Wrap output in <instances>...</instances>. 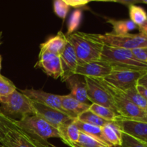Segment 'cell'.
Segmentation results:
<instances>
[{"instance_id": "cell-1", "label": "cell", "mask_w": 147, "mask_h": 147, "mask_svg": "<svg viewBox=\"0 0 147 147\" xmlns=\"http://www.w3.org/2000/svg\"><path fill=\"white\" fill-rule=\"evenodd\" d=\"M66 37L74 48L78 64L100 60L104 45L98 40L96 34L76 32Z\"/></svg>"}, {"instance_id": "cell-2", "label": "cell", "mask_w": 147, "mask_h": 147, "mask_svg": "<svg viewBox=\"0 0 147 147\" xmlns=\"http://www.w3.org/2000/svg\"><path fill=\"white\" fill-rule=\"evenodd\" d=\"M111 95L118 114L125 119L147 122V112L134 104L122 95L120 90L109 84L103 78H97Z\"/></svg>"}, {"instance_id": "cell-3", "label": "cell", "mask_w": 147, "mask_h": 147, "mask_svg": "<svg viewBox=\"0 0 147 147\" xmlns=\"http://www.w3.org/2000/svg\"><path fill=\"white\" fill-rule=\"evenodd\" d=\"M100 60L110 63L115 67L147 70V64L138 60L131 50L103 45Z\"/></svg>"}, {"instance_id": "cell-4", "label": "cell", "mask_w": 147, "mask_h": 147, "mask_svg": "<svg viewBox=\"0 0 147 147\" xmlns=\"http://www.w3.org/2000/svg\"><path fill=\"white\" fill-rule=\"evenodd\" d=\"M0 111L8 117L20 118L34 115L32 101L25 95L16 90L11 94L0 97Z\"/></svg>"}, {"instance_id": "cell-5", "label": "cell", "mask_w": 147, "mask_h": 147, "mask_svg": "<svg viewBox=\"0 0 147 147\" xmlns=\"http://www.w3.org/2000/svg\"><path fill=\"white\" fill-rule=\"evenodd\" d=\"M17 124L24 131L45 142L50 138H60L57 129L37 115H30L17 120Z\"/></svg>"}, {"instance_id": "cell-6", "label": "cell", "mask_w": 147, "mask_h": 147, "mask_svg": "<svg viewBox=\"0 0 147 147\" xmlns=\"http://www.w3.org/2000/svg\"><path fill=\"white\" fill-rule=\"evenodd\" d=\"M96 36L100 42L109 47L131 50L147 47V38L140 33L116 34L113 32H106L105 34H96Z\"/></svg>"}, {"instance_id": "cell-7", "label": "cell", "mask_w": 147, "mask_h": 147, "mask_svg": "<svg viewBox=\"0 0 147 147\" xmlns=\"http://www.w3.org/2000/svg\"><path fill=\"white\" fill-rule=\"evenodd\" d=\"M147 70L113 67L111 73L104 79L107 83L121 90H126L137 86L139 79Z\"/></svg>"}, {"instance_id": "cell-8", "label": "cell", "mask_w": 147, "mask_h": 147, "mask_svg": "<svg viewBox=\"0 0 147 147\" xmlns=\"http://www.w3.org/2000/svg\"><path fill=\"white\" fill-rule=\"evenodd\" d=\"M0 144L4 147H50L52 146L48 142L37 139L19 127L9 131Z\"/></svg>"}, {"instance_id": "cell-9", "label": "cell", "mask_w": 147, "mask_h": 147, "mask_svg": "<svg viewBox=\"0 0 147 147\" xmlns=\"http://www.w3.org/2000/svg\"><path fill=\"white\" fill-rule=\"evenodd\" d=\"M87 86V96L89 101L92 103L109 108L116 111V106L113 102L111 95L103 87L97 78L84 77Z\"/></svg>"}, {"instance_id": "cell-10", "label": "cell", "mask_w": 147, "mask_h": 147, "mask_svg": "<svg viewBox=\"0 0 147 147\" xmlns=\"http://www.w3.org/2000/svg\"><path fill=\"white\" fill-rule=\"evenodd\" d=\"M32 106L34 115L40 116L57 130L63 125L74 120L64 112L53 108L48 107L33 101Z\"/></svg>"}, {"instance_id": "cell-11", "label": "cell", "mask_w": 147, "mask_h": 147, "mask_svg": "<svg viewBox=\"0 0 147 147\" xmlns=\"http://www.w3.org/2000/svg\"><path fill=\"white\" fill-rule=\"evenodd\" d=\"M113 70V66L102 60L78 64L75 74L92 78H105Z\"/></svg>"}, {"instance_id": "cell-12", "label": "cell", "mask_w": 147, "mask_h": 147, "mask_svg": "<svg viewBox=\"0 0 147 147\" xmlns=\"http://www.w3.org/2000/svg\"><path fill=\"white\" fill-rule=\"evenodd\" d=\"M35 67L41 68L48 76L57 79L62 76L60 56L40 50Z\"/></svg>"}, {"instance_id": "cell-13", "label": "cell", "mask_w": 147, "mask_h": 147, "mask_svg": "<svg viewBox=\"0 0 147 147\" xmlns=\"http://www.w3.org/2000/svg\"><path fill=\"white\" fill-rule=\"evenodd\" d=\"M20 92L25 95L32 101L45 105L48 107L53 108L66 113L62 107L59 95L53 94V93L45 92L42 90H35L33 88L24 89Z\"/></svg>"}, {"instance_id": "cell-14", "label": "cell", "mask_w": 147, "mask_h": 147, "mask_svg": "<svg viewBox=\"0 0 147 147\" xmlns=\"http://www.w3.org/2000/svg\"><path fill=\"white\" fill-rule=\"evenodd\" d=\"M123 133L147 146V122L121 119L116 121Z\"/></svg>"}, {"instance_id": "cell-15", "label": "cell", "mask_w": 147, "mask_h": 147, "mask_svg": "<svg viewBox=\"0 0 147 147\" xmlns=\"http://www.w3.org/2000/svg\"><path fill=\"white\" fill-rule=\"evenodd\" d=\"M62 66L61 80L65 82L69 77L75 74L76 68L78 65L77 56L71 43L67 40L65 50L60 55Z\"/></svg>"}, {"instance_id": "cell-16", "label": "cell", "mask_w": 147, "mask_h": 147, "mask_svg": "<svg viewBox=\"0 0 147 147\" xmlns=\"http://www.w3.org/2000/svg\"><path fill=\"white\" fill-rule=\"evenodd\" d=\"M67 84V88L70 90V94L79 100L80 102L86 104L90 105L87 96V86L83 76L74 74L69 77L65 81Z\"/></svg>"}, {"instance_id": "cell-17", "label": "cell", "mask_w": 147, "mask_h": 147, "mask_svg": "<svg viewBox=\"0 0 147 147\" xmlns=\"http://www.w3.org/2000/svg\"><path fill=\"white\" fill-rule=\"evenodd\" d=\"M60 98L65 112L73 119H76L83 112L89 110L90 106L81 103L70 94L60 96Z\"/></svg>"}, {"instance_id": "cell-18", "label": "cell", "mask_w": 147, "mask_h": 147, "mask_svg": "<svg viewBox=\"0 0 147 147\" xmlns=\"http://www.w3.org/2000/svg\"><path fill=\"white\" fill-rule=\"evenodd\" d=\"M67 43V37L63 32L60 31L56 35L50 37L47 41L41 44L40 50L60 56L65 50Z\"/></svg>"}, {"instance_id": "cell-19", "label": "cell", "mask_w": 147, "mask_h": 147, "mask_svg": "<svg viewBox=\"0 0 147 147\" xmlns=\"http://www.w3.org/2000/svg\"><path fill=\"white\" fill-rule=\"evenodd\" d=\"M103 139L113 147L121 146L123 131L116 122H110L101 127Z\"/></svg>"}, {"instance_id": "cell-20", "label": "cell", "mask_w": 147, "mask_h": 147, "mask_svg": "<svg viewBox=\"0 0 147 147\" xmlns=\"http://www.w3.org/2000/svg\"><path fill=\"white\" fill-rule=\"evenodd\" d=\"M58 131L60 134V139L70 147L78 141L80 134V130L75 123L74 120L60 126L58 129Z\"/></svg>"}, {"instance_id": "cell-21", "label": "cell", "mask_w": 147, "mask_h": 147, "mask_svg": "<svg viewBox=\"0 0 147 147\" xmlns=\"http://www.w3.org/2000/svg\"><path fill=\"white\" fill-rule=\"evenodd\" d=\"M89 110L96 115H97L98 116L104 119V120L108 121L116 122L123 119L118 113H116V112L113 111L111 109L95 104V103L90 104Z\"/></svg>"}, {"instance_id": "cell-22", "label": "cell", "mask_w": 147, "mask_h": 147, "mask_svg": "<svg viewBox=\"0 0 147 147\" xmlns=\"http://www.w3.org/2000/svg\"><path fill=\"white\" fill-rule=\"evenodd\" d=\"M107 22L113 27V32L116 34H125L137 28V26L130 20H116L113 19H108Z\"/></svg>"}, {"instance_id": "cell-23", "label": "cell", "mask_w": 147, "mask_h": 147, "mask_svg": "<svg viewBox=\"0 0 147 147\" xmlns=\"http://www.w3.org/2000/svg\"><path fill=\"white\" fill-rule=\"evenodd\" d=\"M120 91L122 95L128 100H130L141 109L147 112V100L137 91L136 87L126 90H120Z\"/></svg>"}, {"instance_id": "cell-24", "label": "cell", "mask_w": 147, "mask_h": 147, "mask_svg": "<svg viewBox=\"0 0 147 147\" xmlns=\"http://www.w3.org/2000/svg\"><path fill=\"white\" fill-rule=\"evenodd\" d=\"M74 122L81 133L87 134L88 136H93V137L96 138V139H99V140L102 141V142H106L104 139H103L101 127L98 126H94V125L88 124V123H83V122L77 120V119H74Z\"/></svg>"}, {"instance_id": "cell-25", "label": "cell", "mask_w": 147, "mask_h": 147, "mask_svg": "<svg viewBox=\"0 0 147 147\" xmlns=\"http://www.w3.org/2000/svg\"><path fill=\"white\" fill-rule=\"evenodd\" d=\"M71 147H113L96 138L80 132L78 141Z\"/></svg>"}, {"instance_id": "cell-26", "label": "cell", "mask_w": 147, "mask_h": 147, "mask_svg": "<svg viewBox=\"0 0 147 147\" xmlns=\"http://www.w3.org/2000/svg\"><path fill=\"white\" fill-rule=\"evenodd\" d=\"M129 16L131 21L133 22L137 27L143 25L147 22V13L142 7L133 4L129 7Z\"/></svg>"}, {"instance_id": "cell-27", "label": "cell", "mask_w": 147, "mask_h": 147, "mask_svg": "<svg viewBox=\"0 0 147 147\" xmlns=\"http://www.w3.org/2000/svg\"><path fill=\"white\" fill-rule=\"evenodd\" d=\"M17 127V120L8 117L0 111V143L9 131Z\"/></svg>"}, {"instance_id": "cell-28", "label": "cell", "mask_w": 147, "mask_h": 147, "mask_svg": "<svg viewBox=\"0 0 147 147\" xmlns=\"http://www.w3.org/2000/svg\"><path fill=\"white\" fill-rule=\"evenodd\" d=\"M76 119L80 121L83 122V123L100 126V127H103V126L106 125L107 123H110V121H108L101 119L100 117L98 116L97 115L93 113V112L90 111V110L83 112Z\"/></svg>"}, {"instance_id": "cell-29", "label": "cell", "mask_w": 147, "mask_h": 147, "mask_svg": "<svg viewBox=\"0 0 147 147\" xmlns=\"http://www.w3.org/2000/svg\"><path fill=\"white\" fill-rule=\"evenodd\" d=\"M82 17L83 14L81 9H77L72 13L67 24V32L66 35H70L76 32V30L78 28L81 22Z\"/></svg>"}, {"instance_id": "cell-30", "label": "cell", "mask_w": 147, "mask_h": 147, "mask_svg": "<svg viewBox=\"0 0 147 147\" xmlns=\"http://www.w3.org/2000/svg\"><path fill=\"white\" fill-rule=\"evenodd\" d=\"M16 90L17 88L9 79L0 75V97L8 96Z\"/></svg>"}, {"instance_id": "cell-31", "label": "cell", "mask_w": 147, "mask_h": 147, "mask_svg": "<svg viewBox=\"0 0 147 147\" xmlns=\"http://www.w3.org/2000/svg\"><path fill=\"white\" fill-rule=\"evenodd\" d=\"M53 9L57 17L65 20L70 9V6L66 3L65 0H55L53 2Z\"/></svg>"}, {"instance_id": "cell-32", "label": "cell", "mask_w": 147, "mask_h": 147, "mask_svg": "<svg viewBox=\"0 0 147 147\" xmlns=\"http://www.w3.org/2000/svg\"><path fill=\"white\" fill-rule=\"evenodd\" d=\"M121 147H147L146 145L136 140L134 138L123 133L122 144Z\"/></svg>"}, {"instance_id": "cell-33", "label": "cell", "mask_w": 147, "mask_h": 147, "mask_svg": "<svg viewBox=\"0 0 147 147\" xmlns=\"http://www.w3.org/2000/svg\"><path fill=\"white\" fill-rule=\"evenodd\" d=\"M131 51L138 60L147 64V47L134 49Z\"/></svg>"}, {"instance_id": "cell-34", "label": "cell", "mask_w": 147, "mask_h": 147, "mask_svg": "<svg viewBox=\"0 0 147 147\" xmlns=\"http://www.w3.org/2000/svg\"><path fill=\"white\" fill-rule=\"evenodd\" d=\"M66 3L70 7H73L74 8H80L83 7L88 4L90 1H83V0H65Z\"/></svg>"}, {"instance_id": "cell-35", "label": "cell", "mask_w": 147, "mask_h": 147, "mask_svg": "<svg viewBox=\"0 0 147 147\" xmlns=\"http://www.w3.org/2000/svg\"><path fill=\"white\" fill-rule=\"evenodd\" d=\"M137 85L142 86L147 89V72L144 73L140 78L139 79L137 82Z\"/></svg>"}, {"instance_id": "cell-36", "label": "cell", "mask_w": 147, "mask_h": 147, "mask_svg": "<svg viewBox=\"0 0 147 147\" xmlns=\"http://www.w3.org/2000/svg\"><path fill=\"white\" fill-rule=\"evenodd\" d=\"M136 90H137V91L147 100V89L142 87V86H139V85H137V86H136Z\"/></svg>"}, {"instance_id": "cell-37", "label": "cell", "mask_w": 147, "mask_h": 147, "mask_svg": "<svg viewBox=\"0 0 147 147\" xmlns=\"http://www.w3.org/2000/svg\"><path fill=\"white\" fill-rule=\"evenodd\" d=\"M137 28L139 29V33L147 38V22L146 23H144L143 25L137 27Z\"/></svg>"}, {"instance_id": "cell-38", "label": "cell", "mask_w": 147, "mask_h": 147, "mask_svg": "<svg viewBox=\"0 0 147 147\" xmlns=\"http://www.w3.org/2000/svg\"><path fill=\"white\" fill-rule=\"evenodd\" d=\"M1 62H2V57L0 55V75H1Z\"/></svg>"}, {"instance_id": "cell-39", "label": "cell", "mask_w": 147, "mask_h": 147, "mask_svg": "<svg viewBox=\"0 0 147 147\" xmlns=\"http://www.w3.org/2000/svg\"><path fill=\"white\" fill-rule=\"evenodd\" d=\"M141 3H144V4H147V0H143V1H141Z\"/></svg>"}, {"instance_id": "cell-40", "label": "cell", "mask_w": 147, "mask_h": 147, "mask_svg": "<svg viewBox=\"0 0 147 147\" xmlns=\"http://www.w3.org/2000/svg\"><path fill=\"white\" fill-rule=\"evenodd\" d=\"M1 34H2V32H0V45L1 44Z\"/></svg>"}, {"instance_id": "cell-41", "label": "cell", "mask_w": 147, "mask_h": 147, "mask_svg": "<svg viewBox=\"0 0 147 147\" xmlns=\"http://www.w3.org/2000/svg\"><path fill=\"white\" fill-rule=\"evenodd\" d=\"M0 147H4V146H2V145H1V144H0Z\"/></svg>"}, {"instance_id": "cell-42", "label": "cell", "mask_w": 147, "mask_h": 147, "mask_svg": "<svg viewBox=\"0 0 147 147\" xmlns=\"http://www.w3.org/2000/svg\"><path fill=\"white\" fill-rule=\"evenodd\" d=\"M50 147H56V146H53V145H52V146H50Z\"/></svg>"}, {"instance_id": "cell-43", "label": "cell", "mask_w": 147, "mask_h": 147, "mask_svg": "<svg viewBox=\"0 0 147 147\" xmlns=\"http://www.w3.org/2000/svg\"><path fill=\"white\" fill-rule=\"evenodd\" d=\"M119 147H121V146H119Z\"/></svg>"}]
</instances>
